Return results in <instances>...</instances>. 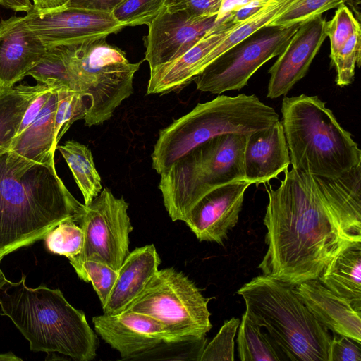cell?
Listing matches in <instances>:
<instances>
[{"instance_id": "6da1fadb", "label": "cell", "mask_w": 361, "mask_h": 361, "mask_svg": "<svg viewBox=\"0 0 361 361\" xmlns=\"http://www.w3.org/2000/svg\"><path fill=\"white\" fill-rule=\"evenodd\" d=\"M264 185L267 250L263 274L292 286L317 279L348 245L361 241V165L333 178L292 169Z\"/></svg>"}, {"instance_id": "7a4b0ae2", "label": "cell", "mask_w": 361, "mask_h": 361, "mask_svg": "<svg viewBox=\"0 0 361 361\" xmlns=\"http://www.w3.org/2000/svg\"><path fill=\"white\" fill-rule=\"evenodd\" d=\"M84 204L69 192L56 166L11 151L0 156V250L6 255L44 238L61 221L75 220Z\"/></svg>"}, {"instance_id": "3957f363", "label": "cell", "mask_w": 361, "mask_h": 361, "mask_svg": "<svg viewBox=\"0 0 361 361\" xmlns=\"http://www.w3.org/2000/svg\"><path fill=\"white\" fill-rule=\"evenodd\" d=\"M22 273L18 282L0 289L4 315L29 341L34 352L58 353L75 361H90L99 341L84 312L73 307L59 288H30Z\"/></svg>"}, {"instance_id": "277c9868", "label": "cell", "mask_w": 361, "mask_h": 361, "mask_svg": "<svg viewBox=\"0 0 361 361\" xmlns=\"http://www.w3.org/2000/svg\"><path fill=\"white\" fill-rule=\"evenodd\" d=\"M237 293L245 312L269 335L285 360L328 361L329 330L299 298L295 286L262 274Z\"/></svg>"}, {"instance_id": "5b68a950", "label": "cell", "mask_w": 361, "mask_h": 361, "mask_svg": "<svg viewBox=\"0 0 361 361\" xmlns=\"http://www.w3.org/2000/svg\"><path fill=\"white\" fill-rule=\"evenodd\" d=\"M281 114L292 167L336 178L361 165L352 135L317 96L285 97Z\"/></svg>"}, {"instance_id": "8992f818", "label": "cell", "mask_w": 361, "mask_h": 361, "mask_svg": "<svg viewBox=\"0 0 361 361\" xmlns=\"http://www.w3.org/2000/svg\"><path fill=\"white\" fill-rule=\"evenodd\" d=\"M279 121L274 109L255 94H219L211 101L197 104L159 131L151 156L152 168L160 175L188 152L216 135L249 134Z\"/></svg>"}, {"instance_id": "52a82bcc", "label": "cell", "mask_w": 361, "mask_h": 361, "mask_svg": "<svg viewBox=\"0 0 361 361\" xmlns=\"http://www.w3.org/2000/svg\"><path fill=\"white\" fill-rule=\"evenodd\" d=\"M248 134L228 133L198 145L160 174L158 185L169 216L184 221L195 204L221 185L245 179Z\"/></svg>"}, {"instance_id": "ba28073f", "label": "cell", "mask_w": 361, "mask_h": 361, "mask_svg": "<svg viewBox=\"0 0 361 361\" xmlns=\"http://www.w3.org/2000/svg\"><path fill=\"white\" fill-rule=\"evenodd\" d=\"M106 38L63 45L75 91L87 99L84 120L88 127L110 119L122 102L133 94L134 75L142 63H130L126 53Z\"/></svg>"}, {"instance_id": "9c48e42d", "label": "cell", "mask_w": 361, "mask_h": 361, "mask_svg": "<svg viewBox=\"0 0 361 361\" xmlns=\"http://www.w3.org/2000/svg\"><path fill=\"white\" fill-rule=\"evenodd\" d=\"M209 300L183 272L169 267L158 270L127 310L154 319L169 341H180L210 331Z\"/></svg>"}, {"instance_id": "30bf717a", "label": "cell", "mask_w": 361, "mask_h": 361, "mask_svg": "<svg viewBox=\"0 0 361 361\" xmlns=\"http://www.w3.org/2000/svg\"><path fill=\"white\" fill-rule=\"evenodd\" d=\"M299 25L261 28L204 68L193 80L197 89L214 94L241 90L264 63L282 52Z\"/></svg>"}, {"instance_id": "8fae6325", "label": "cell", "mask_w": 361, "mask_h": 361, "mask_svg": "<svg viewBox=\"0 0 361 361\" xmlns=\"http://www.w3.org/2000/svg\"><path fill=\"white\" fill-rule=\"evenodd\" d=\"M128 204L104 188L87 205H83L76 222L83 231L80 254L69 260L74 268L85 260H94L118 271L129 254L133 231Z\"/></svg>"}, {"instance_id": "7c38bea8", "label": "cell", "mask_w": 361, "mask_h": 361, "mask_svg": "<svg viewBox=\"0 0 361 361\" xmlns=\"http://www.w3.org/2000/svg\"><path fill=\"white\" fill-rule=\"evenodd\" d=\"M23 18L47 48L107 37L124 27L111 13L65 6L53 9L32 6Z\"/></svg>"}, {"instance_id": "4fadbf2b", "label": "cell", "mask_w": 361, "mask_h": 361, "mask_svg": "<svg viewBox=\"0 0 361 361\" xmlns=\"http://www.w3.org/2000/svg\"><path fill=\"white\" fill-rule=\"evenodd\" d=\"M217 16L194 17L166 7L150 22L143 38L150 71L180 57L215 25Z\"/></svg>"}, {"instance_id": "5bb4252c", "label": "cell", "mask_w": 361, "mask_h": 361, "mask_svg": "<svg viewBox=\"0 0 361 361\" xmlns=\"http://www.w3.org/2000/svg\"><path fill=\"white\" fill-rule=\"evenodd\" d=\"M250 185L243 179L212 189L195 204L184 222L200 241L223 244L238 223L245 192Z\"/></svg>"}, {"instance_id": "9a60e30c", "label": "cell", "mask_w": 361, "mask_h": 361, "mask_svg": "<svg viewBox=\"0 0 361 361\" xmlns=\"http://www.w3.org/2000/svg\"><path fill=\"white\" fill-rule=\"evenodd\" d=\"M326 25L327 21L322 15L300 24L268 71V98L276 99L286 94L306 75L327 37Z\"/></svg>"}, {"instance_id": "2e32d148", "label": "cell", "mask_w": 361, "mask_h": 361, "mask_svg": "<svg viewBox=\"0 0 361 361\" xmlns=\"http://www.w3.org/2000/svg\"><path fill=\"white\" fill-rule=\"evenodd\" d=\"M92 322L95 332L119 353L122 360H133L161 342L169 341L159 322L132 310L95 316Z\"/></svg>"}, {"instance_id": "e0dca14e", "label": "cell", "mask_w": 361, "mask_h": 361, "mask_svg": "<svg viewBox=\"0 0 361 361\" xmlns=\"http://www.w3.org/2000/svg\"><path fill=\"white\" fill-rule=\"evenodd\" d=\"M237 24L224 18L180 57L150 71L147 94L178 92L193 82L210 63L212 50Z\"/></svg>"}, {"instance_id": "ac0fdd59", "label": "cell", "mask_w": 361, "mask_h": 361, "mask_svg": "<svg viewBox=\"0 0 361 361\" xmlns=\"http://www.w3.org/2000/svg\"><path fill=\"white\" fill-rule=\"evenodd\" d=\"M47 47L23 17L0 20V87H11L39 61Z\"/></svg>"}, {"instance_id": "d6986e66", "label": "cell", "mask_w": 361, "mask_h": 361, "mask_svg": "<svg viewBox=\"0 0 361 361\" xmlns=\"http://www.w3.org/2000/svg\"><path fill=\"white\" fill-rule=\"evenodd\" d=\"M290 159L283 127L274 125L247 135L244 153L245 179L258 186L288 169Z\"/></svg>"}, {"instance_id": "ffe728a7", "label": "cell", "mask_w": 361, "mask_h": 361, "mask_svg": "<svg viewBox=\"0 0 361 361\" xmlns=\"http://www.w3.org/2000/svg\"><path fill=\"white\" fill-rule=\"evenodd\" d=\"M299 298L329 331L361 343V312L318 279L295 286Z\"/></svg>"}, {"instance_id": "44dd1931", "label": "cell", "mask_w": 361, "mask_h": 361, "mask_svg": "<svg viewBox=\"0 0 361 361\" xmlns=\"http://www.w3.org/2000/svg\"><path fill=\"white\" fill-rule=\"evenodd\" d=\"M160 263L153 244L130 252L118 271L109 297L102 307L104 314H116L126 310L157 272Z\"/></svg>"}, {"instance_id": "7402d4cb", "label": "cell", "mask_w": 361, "mask_h": 361, "mask_svg": "<svg viewBox=\"0 0 361 361\" xmlns=\"http://www.w3.org/2000/svg\"><path fill=\"white\" fill-rule=\"evenodd\" d=\"M57 89L35 121L18 137L8 151L33 162L55 166V114L57 106Z\"/></svg>"}, {"instance_id": "603a6c76", "label": "cell", "mask_w": 361, "mask_h": 361, "mask_svg": "<svg viewBox=\"0 0 361 361\" xmlns=\"http://www.w3.org/2000/svg\"><path fill=\"white\" fill-rule=\"evenodd\" d=\"M317 279L361 312V241L343 249Z\"/></svg>"}, {"instance_id": "cb8c5ba5", "label": "cell", "mask_w": 361, "mask_h": 361, "mask_svg": "<svg viewBox=\"0 0 361 361\" xmlns=\"http://www.w3.org/2000/svg\"><path fill=\"white\" fill-rule=\"evenodd\" d=\"M49 88L41 83L3 88L0 92V156L10 149L29 104Z\"/></svg>"}, {"instance_id": "d4e9b609", "label": "cell", "mask_w": 361, "mask_h": 361, "mask_svg": "<svg viewBox=\"0 0 361 361\" xmlns=\"http://www.w3.org/2000/svg\"><path fill=\"white\" fill-rule=\"evenodd\" d=\"M73 176L82 192L84 204H89L102 189L101 177L96 169L93 155L88 146L68 140L56 147Z\"/></svg>"}, {"instance_id": "484cf974", "label": "cell", "mask_w": 361, "mask_h": 361, "mask_svg": "<svg viewBox=\"0 0 361 361\" xmlns=\"http://www.w3.org/2000/svg\"><path fill=\"white\" fill-rule=\"evenodd\" d=\"M238 329V352L240 360H285L269 335L245 312Z\"/></svg>"}, {"instance_id": "4316f807", "label": "cell", "mask_w": 361, "mask_h": 361, "mask_svg": "<svg viewBox=\"0 0 361 361\" xmlns=\"http://www.w3.org/2000/svg\"><path fill=\"white\" fill-rule=\"evenodd\" d=\"M38 83L53 89L67 87L75 91L73 80L68 71L64 46L47 48L45 52L27 73Z\"/></svg>"}, {"instance_id": "83f0119b", "label": "cell", "mask_w": 361, "mask_h": 361, "mask_svg": "<svg viewBox=\"0 0 361 361\" xmlns=\"http://www.w3.org/2000/svg\"><path fill=\"white\" fill-rule=\"evenodd\" d=\"M207 343L206 336L172 341H162L135 357L133 360H195L200 361Z\"/></svg>"}, {"instance_id": "f1b7e54d", "label": "cell", "mask_w": 361, "mask_h": 361, "mask_svg": "<svg viewBox=\"0 0 361 361\" xmlns=\"http://www.w3.org/2000/svg\"><path fill=\"white\" fill-rule=\"evenodd\" d=\"M43 240L49 252L64 255L71 260L80 254L84 235L76 220L69 218L61 221L49 231Z\"/></svg>"}, {"instance_id": "f546056e", "label": "cell", "mask_w": 361, "mask_h": 361, "mask_svg": "<svg viewBox=\"0 0 361 361\" xmlns=\"http://www.w3.org/2000/svg\"><path fill=\"white\" fill-rule=\"evenodd\" d=\"M57 106L55 114V143L59 141L77 120L84 119L88 102L80 92L67 87L57 89Z\"/></svg>"}, {"instance_id": "4dcf8cb0", "label": "cell", "mask_w": 361, "mask_h": 361, "mask_svg": "<svg viewBox=\"0 0 361 361\" xmlns=\"http://www.w3.org/2000/svg\"><path fill=\"white\" fill-rule=\"evenodd\" d=\"M346 0H293L288 6L269 25L289 27L321 16L325 11L344 4Z\"/></svg>"}, {"instance_id": "1f68e13d", "label": "cell", "mask_w": 361, "mask_h": 361, "mask_svg": "<svg viewBox=\"0 0 361 361\" xmlns=\"http://www.w3.org/2000/svg\"><path fill=\"white\" fill-rule=\"evenodd\" d=\"M166 0H125L111 12L124 27L148 25L165 7Z\"/></svg>"}, {"instance_id": "d6a6232c", "label": "cell", "mask_w": 361, "mask_h": 361, "mask_svg": "<svg viewBox=\"0 0 361 361\" xmlns=\"http://www.w3.org/2000/svg\"><path fill=\"white\" fill-rule=\"evenodd\" d=\"M361 32L358 26L338 53L331 59L336 68V83L343 87L350 85L355 76V66L360 67L361 58Z\"/></svg>"}, {"instance_id": "836d02e7", "label": "cell", "mask_w": 361, "mask_h": 361, "mask_svg": "<svg viewBox=\"0 0 361 361\" xmlns=\"http://www.w3.org/2000/svg\"><path fill=\"white\" fill-rule=\"evenodd\" d=\"M74 269L81 280L92 283L102 307L104 306L118 276V271L105 264L90 259L81 262Z\"/></svg>"}, {"instance_id": "e575fe53", "label": "cell", "mask_w": 361, "mask_h": 361, "mask_svg": "<svg viewBox=\"0 0 361 361\" xmlns=\"http://www.w3.org/2000/svg\"><path fill=\"white\" fill-rule=\"evenodd\" d=\"M240 319L232 317L224 322L214 338L207 343L200 361H233L234 338Z\"/></svg>"}, {"instance_id": "d590c367", "label": "cell", "mask_w": 361, "mask_h": 361, "mask_svg": "<svg viewBox=\"0 0 361 361\" xmlns=\"http://www.w3.org/2000/svg\"><path fill=\"white\" fill-rule=\"evenodd\" d=\"M360 25L348 7L344 4L338 7L334 17L326 25V35L331 44V59L335 57Z\"/></svg>"}, {"instance_id": "8d00e7d4", "label": "cell", "mask_w": 361, "mask_h": 361, "mask_svg": "<svg viewBox=\"0 0 361 361\" xmlns=\"http://www.w3.org/2000/svg\"><path fill=\"white\" fill-rule=\"evenodd\" d=\"M221 4L222 0H166L165 7L194 17H208L217 16Z\"/></svg>"}, {"instance_id": "74e56055", "label": "cell", "mask_w": 361, "mask_h": 361, "mask_svg": "<svg viewBox=\"0 0 361 361\" xmlns=\"http://www.w3.org/2000/svg\"><path fill=\"white\" fill-rule=\"evenodd\" d=\"M361 343L334 334L329 348L328 361H361Z\"/></svg>"}, {"instance_id": "f35d334b", "label": "cell", "mask_w": 361, "mask_h": 361, "mask_svg": "<svg viewBox=\"0 0 361 361\" xmlns=\"http://www.w3.org/2000/svg\"><path fill=\"white\" fill-rule=\"evenodd\" d=\"M49 88L39 94L27 106L16 133V137L20 135L37 118L42 108L44 106L54 90ZM14 138V139H15Z\"/></svg>"}, {"instance_id": "ab89813d", "label": "cell", "mask_w": 361, "mask_h": 361, "mask_svg": "<svg viewBox=\"0 0 361 361\" xmlns=\"http://www.w3.org/2000/svg\"><path fill=\"white\" fill-rule=\"evenodd\" d=\"M269 1L249 0L232 9L225 17L234 24L242 23L262 9Z\"/></svg>"}, {"instance_id": "60d3db41", "label": "cell", "mask_w": 361, "mask_h": 361, "mask_svg": "<svg viewBox=\"0 0 361 361\" xmlns=\"http://www.w3.org/2000/svg\"><path fill=\"white\" fill-rule=\"evenodd\" d=\"M125 0H67L65 6L111 13Z\"/></svg>"}, {"instance_id": "b9f144b4", "label": "cell", "mask_w": 361, "mask_h": 361, "mask_svg": "<svg viewBox=\"0 0 361 361\" xmlns=\"http://www.w3.org/2000/svg\"><path fill=\"white\" fill-rule=\"evenodd\" d=\"M0 6L14 11L26 13L33 6L30 0H0Z\"/></svg>"}, {"instance_id": "7bdbcfd3", "label": "cell", "mask_w": 361, "mask_h": 361, "mask_svg": "<svg viewBox=\"0 0 361 361\" xmlns=\"http://www.w3.org/2000/svg\"><path fill=\"white\" fill-rule=\"evenodd\" d=\"M37 9H53L64 6L67 0H32Z\"/></svg>"}, {"instance_id": "ee69618b", "label": "cell", "mask_w": 361, "mask_h": 361, "mask_svg": "<svg viewBox=\"0 0 361 361\" xmlns=\"http://www.w3.org/2000/svg\"><path fill=\"white\" fill-rule=\"evenodd\" d=\"M0 361H22V359L14 355L12 352L0 353Z\"/></svg>"}, {"instance_id": "f6af8a7d", "label": "cell", "mask_w": 361, "mask_h": 361, "mask_svg": "<svg viewBox=\"0 0 361 361\" xmlns=\"http://www.w3.org/2000/svg\"><path fill=\"white\" fill-rule=\"evenodd\" d=\"M6 254L0 250V262L4 257H5ZM8 281V280L6 278L1 269H0V289L3 288Z\"/></svg>"}, {"instance_id": "bcb514c9", "label": "cell", "mask_w": 361, "mask_h": 361, "mask_svg": "<svg viewBox=\"0 0 361 361\" xmlns=\"http://www.w3.org/2000/svg\"><path fill=\"white\" fill-rule=\"evenodd\" d=\"M3 88H4V87H0V92H1V90H3Z\"/></svg>"}, {"instance_id": "7dc6e473", "label": "cell", "mask_w": 361, "mask_h": 361, "mask_svg": "<svg viewBox=\"0 0 361 361\" xmlns=\"http://www.w3.org/2000/svg\"><path fill=\"white\" fill-rule=\"evenodd\" d=\"M0 315H4V314L0 312Z\"/></svg>"}]
</instances>
